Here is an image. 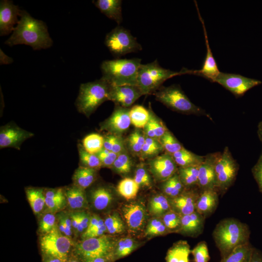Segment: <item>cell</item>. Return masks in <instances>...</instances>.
<instances>
[{
    "label": "cell",
    "mask_w": 262,
    "mask_h": 262,
    "mask_svg": "<svg viewBox=\"0 0 262 262\" xmlns=\"http://www.w3.org/2000/svg\"><path fill=\"white\" fill-rule=\"evenodd\" d=\"M19 19L10 37L4 42L13 46L26 45L34 50L46 49L53 44L46 23L35 19L26 11L20 10Z\"/></svg>",
    "instance_id": "6da1fadb"
},
{
    "label": "cell",
    "mask_w": 262,
    "mask_h": 262,
    "mask_svg": "<svg viewBox=\"0 0 262 262\" xmlns=\"http://www.w3.org/2000/svg\"><path fill=\"white\" fill-rule=\"evenodd\" d=\"M250 235L248 225L232 217L220 220L213 232V238L221 258L227 256L236 247L249 242Z\"/></svg>",
    "instance_id": "7a4b0ae2"
},
{
    "label": "cell",
    "mask_w": 262,
    "mask_h": 262,
    "mask_svg": "<svg viewBox=\"0 0 262 262\" xmlns=\"http://www.w3.org/2000/svg\"><path fill=\"white\" fill-rule=\"evenodd\" d=\"M141 59H115L102 62L100 69L102 76L112 85H137Z\"/></svg>",
    "instance_id": "3957f363"
},
{
    "label": "cell",
    "mask_w": 262,
    "mask_h": 262,
    "mask_svg": "<svg viewBox=\"0 0 262 262\" xmlns=\"http://www.w3.org/2000/svg\"><path fill=\"white\" fill-rule=\"evenodd\" d=\"M110 83L103 77L81 84L76 105L79 112L89 117L104 102L109 100Z\"/></svg>",
    "instance_id": "277c9868"
},
{
    "label": "cell",
    "mask_w": 262,
    "mask_h": 262,
    "mask_svg": "<svg viewBox=\"0 0 262 262\" xmlns=\"http://www.w3.org/2000/svg\"><path fill=\"white\" fill-rule=\"evenodd\" d=\"M153 95L156 100L173 111L185 115H204L212 119L205 110L190 100L179 84L162 86Z\"/></svg>",
    "instance_id": "5b68a950"
},
{
    "label": "cell",
    "mask_w": 262,
    "mask_h": 262,
    "mask_svg": "<svg viewBox=\"0 0 262 262\" xmlns=\"http://www.w3.org/2000/svg\"><path fill=\"white\" fill-rule=\"evenodd\" d=\"M188 69L174 71L162 67L157 60L147 64H141L138 72L137 86L143 95L153 94L167 80L178 75L187 74Z\"/></svg>",
    "instance_id": "8992f818"
},
{
    "label": "cell",
    "mask_w": 262,
    "mask_h": 262,
    "mask_svg": "<svg viewBox=\"0 0 262 262\" xmlns=\"http://www.w3.org/2000/svg\"><path fill=\"white\" fill-rule=\"evenodd\" d=\"M116 242L114 238L105 234L82 239L75 245L74 255L83 261L100 257L109 258L114 261L113 253Z\"/></svg>",
    "instance_id": "52a82bcc"
},
{
    "label": "cell",
    "mask_w": 262,
    "mask_h": 262,
    "mask_svg": "<svg viewBox=\"0 0 262 262\" xmlns=\"http://www.w3.org/2000/svg\"><path fill=\"white\" fill-rule=\"evenodd\" d=\"M239 165L226 147L215 165V190L219 195H224L235 182Z\"/></svg>",
    "instance_id": "ba28073f"
},
{
    "label": "cell",
    "mask_w": 262,
    "mask_h": 262,
    "mask_svg": "<svg viewBox=\"0 0 262 262\" xmlns=\"http://www.w3.org/2000/svg\"><path fill=\"white\" fill-rule=\"evenodd\" d=\"M104 44L111 54L116 57L142 49L141 45L130 31L120 26L107 34Z\"/></svg>",
    "instance_id": "9c48e42d"
},
{
    "label": "cell",
    "mask_w": 262,
    "mask_h": 262,
    "mask_svg": "<svg viewBox=\"0 0 262 262\" xmlns=\"http://www.w3.org/2000/svg\"><path fill=\"white\" fill-rule=\"evenodd\" d=\"M71 244L70 238L62 234L56 226L40 240L44 257H55L66 261L69 258Z\"/></svg>",
    "instance_id": "30bf717a"
},
{
    "label": "cell",
    "mask_w": 262,
    "mask_h": 262,
    "mask_svg": "<svg viewBox=\"0 0 262 262\" xmlns=\"http://www.w3.org/2000/svg\"><path fill=\"white\" fill-rule=\"evenodd\" d=\"M213 82L219 84L236 98L243 96L247 91L262 83L259 80L240 74L222 72H220Z\"/></svg>",
    "instance_id": "8fae6325"
},
{
    "label": "cell",
    "mask_w": 262,
    "mask_h": 262,
    "mask_svg": "<svg viewBox=\"0 0 262 262\" xmlns=\"http://www.w3.org/2000/svg\"><path fill=\"white\" fill-rule=\"evenodd\" d=\"M221 153L216 152L207 154L203 162L199 166L197 187L200 191L215 190V165Z\"/></svg>",
    "instance_id": "7c38bea8"
},
{
    "label": "cell",
    "mask_w": 262,
    "mask_h": 262,
    "mask_svg": "<svg viewBox=\"0 0 262 262\" xmlns=\"http://www.w3.org/2000/svg\"><path fill=\"white\" fill-rule=\"evenodd\" d=\"M130 112L129 108L116 105L110 117L101 123V130L108 131L109 134L122 136L131 124Z\"/></svg>",
    "instance_id": "4fadbf2b"
},
{
    "label": "cell",
    "mask_w": 262,
    "mask_h": 262,
    "mask_svg": "<svg viewBox=\"0 0 262 262\" xmlns=\"http://www.w3.org/2000/svg\"><path fill=\"white\" fill-rule=\"evenodd\" d=\"M148 165L155 178L163 182L173 176L178 170L172 156L166 152L152 158L148 161Z\"/></svg>",
    "instance_id": "5bb4252c"
},
{
    "label": "cell",
    "mask_w": 262,
    "mask_h": 262,
    "mask_svg": "<svg viewBox=\"0 0 262 262\" xmlns=\"http://www.w3.org/2000/svg\"><path fill=\"white\" fill-rule=\"evenodd\" d=\"M195 3L199 20L203 29L205 42L206 47V54L201 69L200 70H189L188 74H194L206 78L210 82H213L214 80L219 75L220 71L218 69L217 63L213 57L210 48L204 21L200 15L197 2L196 0H195Z\"/></svg>",
    "instance_id": "9a60e30c"
},
{
    "label": "cell",
    "mask_w": 262,
    "mask_h": 262,
    "mask_svg": "<svg viewBox=\"0 0 262 262\" xmlns=\"http://www.w3.org/2000/svg\"><path fill=\"white\" fill-rule=\"evenodd\" d=\"M200 192L198 187L185 188L177 196L169 198L171 209L181 216L193 213L196 211V201Z\"/></svg>",
    "instance_id": "2e32d148"
},
{
    "label": "cell",
    "mask_w": 262,
    "mask_h": 262,
    "mask_svg": "<svg viewBox=\"0 0 262 262\" xmlns=\"http://www.w3.org/2000/svg\"><path fill=\"white\" fill-rule=\"evenodd\" d=\"M142 96L143 94L137 85L111 84L109 100L113 101L116 105L128 108Z\"/></svg>",
    "instance_id": "e0dca14e"
},
{
    "label": "cell",
    "mask_w": 262,
    "mask_h": 262,
    "mask_svg": "<svg viewBox=\"0 0 262 262\" xmlns=\"http://www.w3.org/2000/svg\"><path fill=\"white\" fill-rule=\"evenodd\" d=\"M20 9L12 0L0 2V35L4 36L13 32L18 22Z\"/></svg>",
    "instance_id": "ac0fdd59"
},
{
    "label": "cell",
    "mask_w": 262,
    "mask_h": 262,
    "mask_svg": "<svg viewBox=\"0 0 262 262\" xmlns=\"http://www.w3.org/2000/svg\"><path fill=\"white\" fill-rule=\"evenodd\" d=\"M33 134L14 125L1 127L0 130V147L19 149L21 143L32 137Z\"/></svg>",
    "instance_id": "d6986e66"
},
{
    "label": "cell",
    "mask_w": 262,
    "mask_h": 262,
    "mask_svg": "<svg viewBox=\"0 0 262 262\" xmlns=\"http://www.w3.org/2000/svg\"><path fill=\"white\" fill-rule=\"evenodd\" d=\"M121 211L127 226L131 231H137L143 228L146 213L144 206L141 203L133 202L125 204Z\"/></svg>",
    "instance_id": "ffe728a7"
},
{
    "label": "cell",
    "mask_w": 262,
    "mask_h": 262,
    "mask_svg": "<svg viewBox=\"0 0 262 262\" xmlns=\"http://www.w3.org/2000/svg\"><path fill=\"white\" fill-rule=\"evenodd\" d=\"M205 218L196 211L181 216V226L178 232L190 237H196L202 233Z\"/></svg>",
    "instance_id": "44dd1931"
},
{
    "label": "cell",
    "mask_w": 262,
    "mask_h": 262,
    "mask_svg": "<svg viewBox=\"0 0 262 262\" xmlns=\"http://www.w3.org/2000/svg\"><path fill=\"white\" fill-rule=\"evenodd\" d=\"M219 196L213 189L201 191L196 201V211L205 218L209 217L218 206Z\"/></svg>",
    "instance_id": "7402d4cb"
},
{
    "label": "cell",
    "mask_w": 262,
    "mask_h": 262,
    "mask_svg": "<svg viewBox=\"0 0 262 262\" xmlns=\"http://www.w3.org/2000/svg\"><path fill=\"white\" fill-rule=\"evenodd\" d=\"M93 3L101 13L118 24L122 21V0H93Z\"/></svg>",
    "instance_id": "603a6c76"
},
{
    "label": "cell",
    "mask_w": 262,
    "mask_h": 262,
    "mask_svg": "<svg viewBox=\"0 0 262 262\" xmlns=\"http://www.w3.org/2000/svg\"><path fill=\"white\" fill-rule=\"evenodd\" d=\"M191 253L190 247L185 241H179L169 249L166 256V262H189Z\"/></svg>",
    "instance_id": "cb8c5ba5"
},
{
    "label": "cell",
    "mask_w": 262,
    "mask_h": 262,
    "mask_svg": "<svg viewBox=\"0 0 262 262\" xmlns=\"http://www.w3.org/2000/svg\"><path fill=\"white\" fill-rule=\"evenodd\" d=\"M65 194L66 201L71 209L78 210L87 207L84 190L73 185L66 189Z\"/></svg>",
    "instance_id": "d4e9b609"
},
{
    "label": "cell",
    "mask_w": 262,
    "mask_h": 262,
    "mask_svg": "<svg viewBox=\"0 0 262 262\" xmlns=\"http://www.w3.org/2000/svg\"><path fill=\"white\" fill-rule=\"evenodd\" d=\"M45 205L50 213L63 209L66 204L65 192L61 188L48 190L45 194Z\"/></svg>",
    "instance_id": "484cf974"
},
{
    "label": "cell",
    "mask_w": 262,
    "mask_h": 262,
    "mask_svg": "<svg viewBox=\"0 0 262 262\" xmlns=\"http://www.w3.org/2000/svg\"><path fill=\"white\" fill-rule=\"evenodd\" d=\"M172 156L178 167L199 165L205 158V156L198 155L184 147Z\"/></svg>",
    "instance_id": "4316f807"
},
{
    "label": "cell",
    "mask_w": 262,
    "mask_h": 262,
    "mask_svg": "<svg viewBox=\"0 0 262 262\" xmlns=\"http://www.w3.org/2000/svg\"><path fill=\"white\" fill-rule=\"evenodd\" d=\"M97 169L83 166H79L73 176L74 185L84 190L95 180Z\"/></svg>",
    "instance_id": "83f0119b"
},
{
    "label": "cell",
    "mask_w": 262,
    "mask_h": 262,
    "mask_svg": "<svg viewBox=\"0 0 262 262\" xmlns=\"http://www.w3.org/2000/svg\"><path fill=\"white\" fill-rule=\"evenodd\" d=\"M255 248L248 242L234 249L220 262H250Z\"/></svg>",
    "instance_id": "f1b7e54d"
},
{
    "label": "cell",
    "mask_w": 262,
    "mask_h": 262,
    "mask_svg": "<svg viewBox=\"0 0 262 262\" xmlns=\"http://www.w3.org/2000/svg\"><path fill=\"white\" fill-rule=\"evenodd\" d=\"M91 198L94 207L98 210L107 208L113 200V194L109 188L104 186L95 188L91 193Z\"/></svg>",
    "instance_id": "f546056e"
},
{
    "label": "cell",
    "mask_w": 262,
    "mask_h": 262,
    "mask_svg": "<svg viewBox=\"0 0 262 262\" xmlns=\"http://www.w3.org/2000/svg\"><path fill=\"white\" fill-rule=\"evenodd\" d=\"M139 245L138 242L130 237L122 238L116 241L113 253L114 261L129 255L137 248Z\"/></svg>",
    "instance_id": "4dcf8cb0"
},
{
    "label": "cell",
    "mask_w": 262,
    "mask_h": 262,
    "mask_svg": "<svg viewBox=\"0 0 262 262\" xmlns=\"http://www.w3.org/2000/svg\"><path fill=\"white\" fill-rule=\"evenodd\" d=\"M171 209L169 198L164 194L156 195L150 200L148 209L154 216L162 217Z\"/></svg>",
    "instance_id": "1f68e13d"
},
{
    "label": "cell",
    "mask_w": 262,
    "mask_h": 262,
    "mask_svg": "<svg viewBox=\"0 0 262 262\" xmlns=\"http://www.w3.org/2000/svg\"><path fill=\"white\" fill-rule=\"evenodd\" d=\"M199 165L178 167V174L185 188L197 187Z\"/></svg>",
    "instance_id": "d6a6232c"
},
{
    "label": "cell",
    "mask_w": 262,
    "mask_h": 262,
    "mask_svg": "<svg viewBox=\"0 0 262 262\" xmlns=\"http://www.w3.org/2000/svg\"><path fill=\"white\" fill-rule=\"evenodd\" d=\"M151 113L143 106H133L130 112L131 124L137 128H144L150 119Z\"/></svg>",
    "instance_id": "836d02e7"
},
{
    "label": "cell",
    "mask_w": 262,
    "mask_h": 262,
    "mask_svg": "<svg viewBox=\"0 0 262 262\" xmlns=\"http://www.w3.org/2000/svg\"><path fill=\"white\" fill-rule=\"evenodd\" d=\"M185 188L178 172L164 181L162 185V189L164 195L169 198L177 196L184 191Z\"/></svg>",
    "instance_id": "e575fe53"
},
{
    "label": "cell",
    "mask_w": 262,
    "mask_h": 262,
    "mask_svg": "<svg viewBox=\"0 0 262 262\" xmlns=\"http://www.w3.org/2000/svg\"><path fill=\"white\" fill-rule=\"evenodd\" d=\"M27 199L35 214L41 212L45 205V196L42 189L29 188L26 190Z\"/></svg>",
    "instance_id": "d590c367"
},
{
    "label": "cell",
    "mask_w": 262,
    "mask_h": 262,
    "mask_svg": "<svg viewBox=\"0 0 262 262\" xmlns=\"http://www.w3.org/2000/svg\"><path fill=\"white\" fill-rule=\"evenodd\" d=\"M140 186L134 179L126 178L122 180L117 186L119 194L127 200L134 198L139 191Z\"/></svg>",
    "instance_id": "8d00e7d4"
},
{
    "label": "cell",
    "mask_w": 262,
    "mask_h": 262,
    "mask_svg": "<svg viewBox=\"0 0 262 262\" xmlns=\"http://www.w3.org/2000/svg\"><path fill=\"white\" fill-rule=\"evenodd\" d=\"M104 137L98 133H91L82 140V147L89 153L97 154L103 148Z\"/></svg>",
    "instance_id": "74e56055"
},
{
    "label": "cell",
    "mask_w": 262,
    "mask_h": 262,
    "mask_svg": "<svg viewBox=\"0 0 262 262\" xmlns=\"http://www.w3.org/2000/svg\"><path fill=\"white\" fill-rule=\"evenodd\" d=\"M132 166V159L126 150L118 154L112 168L119 175L125 176L131 172Z\"/></svg>",
    "instance_id": "f35d334b"
},
{
    "label": "cell",
    "mask_w": 262,
    "mask_h": 262,
    "mask_svg": "<svg viewBox=\"0 0 262 262\" xmlns=\"http://www.w3.org/2000/svg\"><path fill=\"white\" fill-rule=\"evenodd\" d=\"M165 152L172 155L184 147L168 130L159 140Z\"/></svg>",
    "instance_id": "ab89813d"
},
{
    "label": "cell",
    "mask_w": 262,
    "mask_h": 262,
    "mask_svg": "<svg viewBox=\"0 0 262 262\" xmlns=\"http://www.w3.org/2000/svg\"><path fill=\"white\" fill-rule=\"evenodd\" d=\"M145 143V135L139 130L133 131L128 136L127 145L129 150L133 154L140 155L143 147Z\"/></svg>",
    "instance_id": "60d3db41"
},
{
    "label": "cell",
    "mask_w": 262,
    "mask_h": 262,
    "mask_svg": "<svg viewBox=\"0 0 262 262\" xmlns=\"http://www.w3.org/2000/svg\"><path fill=\"white\" fill-rule=\"evenodd\" d=\"M104 221L107 232L110 234H120L125 230V224L116 213L109 214Z\"/></svg>",
    "instance_id": "b9f144b4"
},
{
    "label": "cell",
    "mask_w": 262,
    "mask_h": 262,
    "mask_svg": "<svg viewBox=\"0 0 262 262\" xmlns=\"http://www.w3.org/2000/svg\"><path fill=\"white\" fill-rule=\"evenodd\" d=\"M78 151L82 166L95 169L102 167L101 162L98 156L87 152L81 144L78 145Z\"/></svg>",
    "instance_id": "7bdbcfd3"
},
{
    "label": "cell",
    "mask_w": 262,
    "mask_h": 262,
    "mask_svg": "<svg viewBox=\"0 0 262 262\" xmlns=\"http://www.w3.org/2000/svg\"><path fill=\"white\" fill-rule=\"evenodd\" d=\"M181 215L170 209L162 216V221L169 232H178L181 226Z\"/></svg>",
    "instance_id": "ee69618b"
},
{
    "label": "cell",
    "mask_w": 262,
    "mask_h": 262,
    "mask_svg": "<svg viewBox=\"0 0 262 262\" xmlns=\"http://www.w3.org/2000/svg\"><path fill=\"white\" fill-rule=\"evenodd\" d=\"M169 231L162 219L154 218L148 223L145 231L147 236H156L164 234Z\"/></svg>",
    "instance_id": "f6af8a7d"
},
{
    "label": "cell",
    "mask_w": 262,
    "mask_h": 262,
    "mask_svg": "<svg viewBox=\"0 0 262 262\" xmlns=\"http://www.w3.org/2000/svg\"><path fill=\"white\" fill-rule=\"evenodd\" d=\"M195 262H208L210 257L207 243L200 241L191 250Z\"/></svg>",
    "instance_id": "bcb514c9"
},
{
    "label": "cell",
    "mask_w": 262,
    "mask_h": 262,
    "mask_svg": "<svg viewBox=\"0 0 262 262\" xmlns=\"http://www.w3.org/2000/svg\"><path fill=\"white\" fill-rule=\"evenodd\" d=\"M139 186L150 187L151 180L148 171L143 164L138 166L135 171L133 179Z\"/></svg>",
    "instance_id": "7dc6e473"
},
{
    "label": "cell",
    "mask_w": 262,
    "mask_h": 262,
    "mask_svg": "<svg viewBox=\"0 0 262 262\" xmlns=\"http://www.w3.org/2000/svg\"><path fill=\"white\" fill-rule=\"evenodd\" d=\"M57 227L62 234L70 238L73 230L70 215H68L65 213L60 215Z\"/></svg>",
    "instance_id": "c3c4849f"
},
{
    "label": "cell",
    "mask_w": 262,
    "mask_h": 262,
    "mask_svg": "<svg viewBox=\"0 0 262 262\" xmlns=\"http://www.w3.org/2000/svg\"><path fill=\"white\" fill-rule=\"evenodd\" d=\"M55 216L52 213L44 214L40 220L39 229L44 234L50 232L55 226Z\"/></svg>",
    "instance_id": "681fc988"
},
{
    "label": "cell",
    "mask_w": 262,
    "mask_h": 262,
    "mask_svg": "<svg viewBox=\"0 0 262 262\" xmlns=\"http://www.w3.org/2000/svg\"><path fill=\"white\" fill-rule=\"evenodd\" d=\"M99 159L102 166L112 167L118 154L103 148L96 154Z\"/></svg>",
    "instance_id": "f907efd6"
},
{
    "label": "cell",
    "mask_w": 262,
    "mask_h": 262,
    "mask_svg": "<svg viewBox=\"0 0 262 262\" xmlns=\"http://www.w3.org/2000/svg\"><path fill=\"white\" fill-rule=\"evenodd\" d=\"M149 120L154 132L156 138L159 140L168 130L163 122L159 119H158L152 112Z\"/></svg>",
    "instance_id": "816d5d0a"
},
{
    "label": "cell",
    "mask_w": 262,
    "mask_h": 262,
    "mask_svg": "<svg viewBox=\"0 0 262 262\" xmlns=\"http://www.w3.org/2000/svg\"><path fill=\"white\" fill-rule=\"evenodd\" d=\"M107 229L104 224V221L101 218L97 225L89 232L82 234V239L95 238L105 235Z\"/></svg>",
    "instance_id": "f5cc1de1"
},
{
    "label": "cell",
    "mask_w": 262,
    "mask_h": 262,
    "mask_svg": "<svg viewBox=\"0 0 262 262\" xmlns=\"http://www.w3.org/2000/svg\"><path fill=\"white\" fill-rule=\"evenodd\" d=\"M251 172L258 184L259 191L262 193V154L259 157L256 164L252 168Z\"/></svg>",
    "instance_id": "db71d44e"
},
{
    "label": "cell",
    "mask_w": 262,
    "mask_h": 262,
    "mask_svg": "<svg viewBox=\"0 0 262 262\" xmlns=\"http://www.w3.org/2000/svg\"><path fill=\"white\" fill-rule=\"evenodd\" d=\"M78 215V226L76 232L83 233L88 228L91 216L85 212H77Z\"/></svg>",
    "instance_id": "11a10c76"
},
{
    "label": "cell",
    "mask_w": 262,
    "mask_h": 262,
    "mask_svg": "<svg viewBox=\"0 0 262 262\" xmlns=\"http://www.w3.org/2000/svg\"><path fill=\"white\" fill-rule=\"evenodd\" d=\"M143 129H144L143 132L146 137L156 139L154 132L153 130L152 127L151 126V125L149 120L148 121L147 124L145 126Z\"/></svg>",
    "instance_id": "9f6ffc18"
},
{
    "label": "cell",
    "mask_w": 262,
    "mask_h": 262,
    "mask_svg": "<svg viewBox=\"0 0 262 262\" xmlns=\"http://www.w3.org/2000/svg\"><path fill=\"white\" fill-rule=\"evenodd\" d=\"M14 60L7 55H6L3 50L0 49V64L9 65L12 63Z\"/></svg>",
    "instance_id": "6f0895ef"
},
{
    "label": "cell",
    "mask_w": 262,
    "mask_h": 262,
    "mask_svg": "<svg viewBox=\"0 0 262 262\" xmlns=\"http://www.w3.org/2000/svg\"><path fill=\"white\" fill-rule=\"evenodd\" d=\"M250 262H262V253L255 248Z\"/></svg>",
    "instance_id": "680465c9"
},
{
    "label": "cell",
    "mask_w": 262,
    "mask_h": 262,
    "mask_svg": "<svg viewBox=\"0 0 262 262\" xmlns=\"http://www.w3.org/2000/svg\"><path fill=\"white\" fill-rule=\"evenodd\" d=\"M112 259L109 258L100 257L88 260L84 262H113Z\"/></svg>",
    "instance_id": "91938a15"
},
{
    "label": "cell",
    "mask_w": 262,
    "mask_h": 262,
    "mask_svg": "<svg viewBox=\"0 0 262 262\" xmlns=\"http://www.w3.org/2000/svg\"><path fill=\"white\" fill-rule=\"evenodd\" d=\"M44 262H66V261L58 258L52 257H45Z\"/></svg>",
    "instance_id": "94428289"
},
{
    "label": "cell",
    "mask_w": 262,
    "mask_h": 262,
    "mask_svg": "<svg viewBox=\"0 0 262 262\" xmlns=\"http://www.w3.org/2000/svg\"><path fill=\"white\" fill-rule=\"evenodd\" d=\"M257 134H258L259 138L262 144V120L258 124Z\"/></svg>",
    "instance_id": "6125c7cd"
},
{
    "label": "cell",
    "mask_w": 262,
    "mask_h": 262,
    "mask_svg": "<svg viewBox=\"0 0 262 262\" xmlns=\"http://www.w3.org/2000/svg\"><path fill=\"white\" fill-rule=\"evenodd\" d=\"M66 262H84V261L80 258L75 255L73 258H68Z\"/></svg>",
    "instance_id": "be15d7a7"
}]
</instances>
